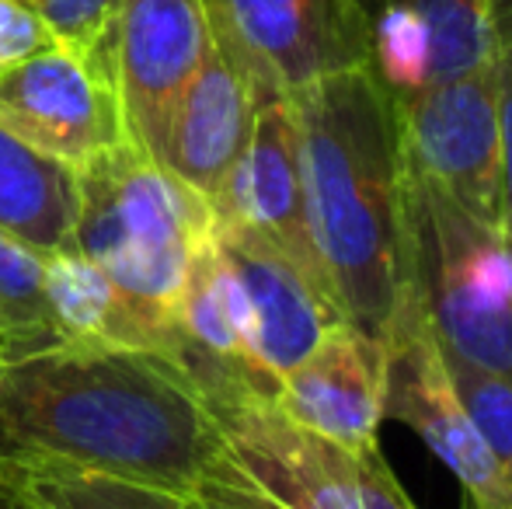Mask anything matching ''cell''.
<instances>
[{
    "mask_svg": "<svg viewBox=\"0 0 512 509\" xmlns=\"http://www.w3.org/2000/svg\"><path fill=\"white\" fill-rule=\"evenodd\" d=\"M258 105L248 77L213 46L178 95L154 161L213 206L248 147Z\"/></svg>",
    "mask_w": 512,
    "mask_h": 509,
    "instance_id": "13",
    "label": "cell"
},
{
    "mask_svg": "<svg viewBox=\"0 0 512 509\" xmlns=\"http://www.w3.org/2000/svg\"><path fill=\"white\" fill-rule=\"evenodd\" d=\"M18 509H39V506H32V503H28V499H25V503H21Z\"/></svg>",
    "mask_w": 512,
    "mask_h": 509,
    "instance_id": "26",
    "label": "cell"
},
{
    "mask_svg": "<svg viewBox=\"0 0 512 509\" xmlns=\"http://www.w3.org/2000/svg\"><path fill=\"white\" fill-rule=\"evenodd\" d=\"M56 35L46 28L39 14H32L18 0H0V67L28 60L46 49H56Z\"/></svg>",
    "mask_w": 512,
    "mask_h": 509,
    "instance_id": "22",
    "label": "cell"
},
{
    "mask_svg": "<svg viewBox=\"0 0 512 509\" xmlns=\"http://www.w3.org/2000/svg\"><path fill=\"white\" fill-rule=\"evenodd\" d=\"M77 168L28 147L0 126V231L39 255L70 248Z\"/></svg>",
    "mask_w": 512,
    "mask_h": 509,
    "instance_id": "15",
    "label": "cell"
},
{
    "mask_svg": "<svg viewBox=\"0 0 512 509\" xmlns=\"http://www.w3.org/2000/svg\"><path fill=\"white\" fill-rule=\"evenodd\" d=\"M495 7V109H499V227L512 245V0H492Z\"/></svg>",
    "mask_w": 512,
    "mask_h": 509,
    "instance_id": "21",
    "label": "cell"
},
{
    "mask_svg": "<svg viewBox=\"0 0 512 509\" xmlns=\"http://www.w3.org/2000/svg\"><path fill=\"white\" fill-rule=\"evenodd\" d=\"M0 461H14V457H11V454H7V450H4V447H0Z\"/></svg>",
    "mask_w": 512,
    "mask_h": 509,
    "instance_id": "25",
    "label": "cell"
},
{
    "mask_svg": "<svg viewBox=\"0 0 512 509\" xmlns=\"http://www.w3.org/2000/svg\"><path fill=\"white\" fill-rule=\"evenodd\" d=\"M384 419L405 422L453 471L467 509H512V478L460 408L415 283L384 332Z\"/></svg>",
    "mask_w": 512,
    "mask_h": 509,
    "instance_id": "6",
    "label": "cell"
},
{
    "mask_svg": "<svg viewBox=\"0 0 512 509\" xmlns=\"http://www.w3.org/2000/svg\"><path fill=\"white\" fill-rule=\"evenodd\" d=\"M203 11L213 46L248 77L258 102L370 67L363 0H203Z\"/></svg>",
    "mask_w": 512,
    "mask_h": 509,
    "instance_id": "5",
    "label": "cell"
},
{
    "mask_svg": "<svg viewBox=\"0 0 512 509\" xmlns=\"http://www.w3.org/2000/svg\"><path fill=\"white\" fill-rule=\"evenodd\" d=\"M401 161L471 217L499 224V109L492 63L394 102Z\"/></svg>",
    "mask_w": 512,
    "mask_h": 509,
    "instance_id": "7",
    "label": "cell"
},
{
    "mask_svg": "<svg viewBox=\"0 0 512 509\" xmlns=\"http://www.w3.org/2000/svg\"><path fill=\"white\" fill-rule=\"evenodd\" d=\"M18 4H25L32 14H39L63 49L95 63V67H102L112 77V67H108L112 0H18Z\"/></svg>",
    "mask_w": 512,
    "mask_h": 509,
    "instance_id": "20",
    "label": "cell"
},
{
    "mask_svg": "<svg viewBox=\"0 0 512 509\" xmlns=\"http://www.w3.org/2000/svg\"><path fill=\"white\" fill-rule=\"evenodd\" d=\"M0 447L175 496L227 464L213 408L171 356L70 339L0 363Z\"/></svg>",
    "mask_w": 512,
    "mask_h": 509,
    "instance_id": "1",
    "label": "cell"
},
{
    "mask_svg": "<svg viewBox=\"0 0 512 509\" xmlns=\"http://www.w3.org/2000/svg\"><path fill=\"white\" fill-rule=\"evenodd\" d=\"M276 405L310 433L345 450L380 447L384 422V342L338 321L304 360L279 377Z\"/></svg>",
    "mask_w": 512,
    "mask_h": 509,
    "instance_id": "12",
    "label": "cell"
},
{
    "mask_svg": "<svg viewBox=\"0 0 512 509\" xmlns=\"http://www.w3.org/2000/svg\"><path fill=\"white\" fill-rule=\"evenodd\" d=\"M46 297V255L0 231V363L60 346Z\"/></svg>",
    "mask_w": 512,
    "mask_h": 509,
    "instance_id": "17",
    "label": "cell"
},
{
    "mask_svg": "<svg viewBox=\"0 0 512 509\" xmlns=\"http://www.w3.org/2000/svg\"><path fill=\"white\" fill-rule=\"evenodd\" d=\"M213 49L203 0H112L108 67L133 147L157 157L178 95Z\"/></svg>",
    "mask_w": 512,
    "mask_h": 509,
    "instance_id": "8",
    "label": "cell"
},
{
    "mask_svg": "<svg viewBox=\"0 0 512 509\" xmlns=\"http://www.w3.org/2000/svg\"><path fill=\"white\" fill-rule=\"evenodd\" d=\"M408 279L439 349L512 381V245L405 168Z\"/></svg>",
    "mask_w": 512,
    "mask_h": 509,
    "instance_id": "4",
    "label": "cell"
},
{
    "mask_svg": "<svg viewBox=\"0 0 512 509\" xmlns=\"http://www.w3.org/2000/svg\"><path fill=\"white\" fill-rule=\"evenodd\" d=\"M46 297L63 339L164 353L161 335L129 304L112 276L74 248L46 255Z\"/></svg>",
    "mask_w": 512,
    "mask_h": 509,
    "instance_id": "16",
    "label": "cell"
},
{
    "mask_svg": "<svg viewBox=\"0 0 512 509\" xmlns=\"http://www.w3.org/2000/svg\"><path fill=\"white\" fill-rule=\"evenodd\" d=\"M370 67L394 102L485 70L495 56L492 0H363Z\"/></svg>",
    "mask_w": 512,
    "mask_h": 509,
    "instance_id": "10",
    "label": "cell"
},
{
    "mask_svg": "<svg viewBox=\"0 0 512 509\" xmlns=\"http://www.w3.org/2000/svg\"><path fill=\"white\" fill-rule=\"evenodd\" d=\"M213 206L133 143L77 168V220L70 248L112 276L126 300L161 335L175 360L178 307L192 262L213 234Z\"/></svg>",
    "mask_w": 512,
    "mask_h": 509,
    "instance_id": "3",
    "label": "cell"
},
{
    "mask_svg": "<svg viewBox=\"0 0 512 509\" xmlns=\"http://www.w3.org/2000/svg\"><path fill=\"white\" fill-rule=\"evenodd\" d=\"M213 217L262 231L328 290L314 241H310L304 182H300L297 126H293V112L286 98H272V102L258 105L251 140L237 168L230 171L223 192L216 196Z\"/></svg>",
    "mask_w": 512,
    "mask_h": 509,
    "instance_id": "14",
    "label": "cell"
},
{
    "mask_svg": "<svg viewBox=\"0 0 512 509\" xmlns=\"http://www.w3.org/2000/svg\"><path fill=\"white\" fill-rule=\"evenodd\" d=\"M21 492L39 509H203L192 496L42 461H21Z\"/></svg>",
    "mask_w": 512,
    "mask_h": 509,
    "instance_id": "18",
    "label": "cell"
},
{
    "mask_svg": "<svg viewBox=\"0 0 512 509\" xmlns=\"http://www.w3.org/2000/svg\"><path fill=\"white\" fill-rule=\"evenodd\" d=\"M310 241L345 321L384 339L408 283V203L394 98L373 67L286 95Z\"/></svg>",
    "mask_w": 512,
    "mask_h": 509,
    "instance_id": "2",
    "label": "cell"
},
{
    "mask_svg": "<svg viewBox=\"0 0 512 509\" xmlns=\"http://www.w3.org/2000/svg\"><path fill=\"white\" fill-rule=\"evenodd\" d=\"M439 356L464 415L512 478V381L478 363L460 360L446 349H439Z\"/></svg>",
    "mask_w": 512,
    "mask_h": 509,
    "instance_id": "19",
    "label": "cell"
},
{
    "mask_svg": "<svg viewBox=\"0 0 512 509\" xmlns=\"http://www.w3.org/2000/svg\"><path fill=\"white\" fill-rule=\"evenodd\" d=\"M21 503V461H0V509H18Z\"/></svg>",
    "mask_w": 512,
    "mask_h": 509,
    "instance_id": "24",
    "label": "cell"
},
{
    "mask_svg": "<svg viewBox=\"0 0 512 509\" xmlns=\"http://www.w3.org/2000/svg\"><path fill=\"white\" fill-rule=\"evenodd\" d=\"M213 245L241 286L251 321V353L269 374L283 377L331 325L345 321L331 293L262 231L213 220Z\"/></svg>",
    "mask_w": 512,
    "mask_h": 509,
    "instance_id": "11",
    "label": "cell"
},
{
    "mask_svg": "<svg viewBox=\"0 0 512 509\" xmlns=\"http://www.w3.org/2000/svg\"><path fill=\"white\" fill-rule=\"evenodd\" d=\"M192 499L203 509H283L269 496H262L230 461L213 478H206Z\"/></svg>",
    "mask_w": 512,
    "mask_h": 509,
    "instance_id": "23",
    "label": "cell"
},
{
    "mask_svg": "<svg viewBox=\"0 0 512 509\" xmlns=\"http://www.w3.org/2000/svg\"><path fill=\"white\" fill-rule=\"evenodd\" d=\"M0 126L70 168L129 140L112 77L63 46L0 67Z\"/></svg>",
    "mask_w": 512,
    "mask_h": 509,
    "instance_id": "9",
    "label": "cell"
}]
</instances>
